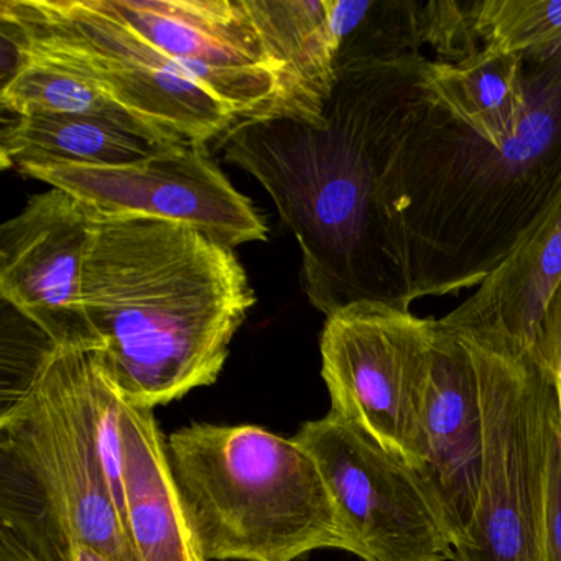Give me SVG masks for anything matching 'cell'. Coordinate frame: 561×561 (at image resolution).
Wrapping results in <instances>:
<instances>
[{
	"instance_id": "6da1fadb",
	"label": "cell",
	"mask_w": 561,
	"mask_h": 561,
	"mask_svg": "<svg viewBox=\"0 0 561 561\" xmlns=\"http://www.w3.org/2000/svg\"><path fill=\"white\" fill-rule=\"evenodd\" d=\"M428 61L410 54L344 65L323 126L241 121L222 137L226 162L261 183L294 232L301 287L327 317L363 300L407 307L387 254L383 186L428 101Z\"/></svg>"
},
{
	"instance_id": "7a4b0ae2",
	"label": "cell",
	"mask_w": 561,
	"mask_h": 561,
	"mask_svg": "<svg viewBox=\"0 0 561 561\" xmlns=\"http://www.w3.org/2000/svg\"><path fill=\"white\" fill-rule=\"evenodd\" d=\"M528 70L527 113L489 142L432 100L383 186L387 254L403 304L479 287L520 241L561 172V51Z\"/></svg>"
},
{
	"instance_id": "3957f363",
	"label": "cell",
	"mask_w": 561,
	"mask_h": 561,
	"mask_svg": "<svg viewBox=\"0 0 561 561\" xmlns=\"http://www.w3.org/2000/svg\"><path fill=\"white\" fill-rule=\"evenodd\" d=\"M94 215L83 272L88 353L139 409L215 383L255 305L234 251L176 222Z\"/></svg>"
},
{
	"instance_id": "277c9868",
	"label": "cell",
	"mask_w": 561,
	"mask_h": 561,
	"mask_svg": "<svg viewBox=\"0 0 561 561\" xmlns=\"http://www.w3.org/2000/svg\"><path fill=\"white\" fill-rule=\"evenodd\" d=\"M93 373V354L42 334L2 382L0 530L41 560L81 547L139 561L101 456Z\"/></svg>"
},
{
	"instance_id": "5b68a950",
	"label": "cell",
	"mask_w": 561,
	"mask_h": 561,
	"mask_svg": "<svg viewBox=\"0 0 561 561\" xmlns=\"http://www.w3.org/2000/svg\"><path fill=\"white\" fill-rule=\"evenodd\" d=\"M170 466L205 561H295L347 551L310 453L257 425L193 423L167 439Z\"/></svg>"
},
{
	"instance_id": "8992f818",
	"label": "cell",
	"mask_w": 561,
	"mask_h": 561,
	"mask_svg": "<svg viewBox=\"0 0 561 561\" xmlns=\"http://www.w3.org/2000/svg\"><path fill=\"white\" fill-rule=\"evenodd\" d=\"M459 328L468 334L481 380L484 458L474 515L453 560L547 561L545 499L550 410L557 397L553 377L514 341Z\"/></svg>"
},
{
	"instance_id": "52a82bcc",
	"label": "cell",
	"mask_w": 561,
	"mask_h": 561,
	"mask_svg": "<svg viewBox=\"0 0 561 561\" xmlns=\"http://www.w3.org/2000/svg\"><path fill=\"white\" fill-rule=\"evenodd\" d=\"M2 38L21 54L93 81L176 140L222 139L238 117L98 0H0Z\"/></svg>"
},
{
	"instance_id": "ba28073f",
	"label": "cell",
	"mask_w": 561,
	"mask_h": 561,
	"mask_svg": "<svg viewBox=\"0 0 561 561\" xmlns=\"http://www.w3.org/2000/svg\"><path fill=\"white\" fill-rule=\"evenodd\" d=\"M433 320L402 305L363 300L324 321L321 377L331 412L419 469L432 369Z\"/></svg>"
},
{
	"instance_id": "9c48e42d",
	"label": "cell",
	"mask_w": 561,
	"mask_h": 561,
	"mask_svg": "<svg viewBox=\"0 0 561 561\" xmlns=\"http://www.w3.org/2000/svg\"><path fill=\"white\" fill-rule=\"evenodd\" d=\"M320 468L347 551L364 561H448L455 541L422 474L336 413L294 436Z\"/></svg>"
},
{
	"instance_id": "30bf717a",
	"label": "cell",
	"mask_w": 561,
	"mask_h": 561,
	"mask_svg": "<svg viewBox=\"0 0 561 561\" xmlns=\"http://www.w3.org/2000/svg\"><path fill=\"white\" fill-rule=\"evenodd\" d=\"M19 173L70 193L100 215L176 222L232 251L267 239L264 219L216 165L208 144L190 140L136 165L57 163L24 165Z\"/></svg>"
},
{
	"instance_id": "8fae6325",
	"label": "cell",
	"mask_w": 561,
	"mask_h": 561,
	"mask_svg": "<svg viewBox=\"0 0 561 561\" xmlns=\"http://www.w3.org/2000/svg\"><path fill=\"white\" fill-rule=\"evenodd\" d=\"M94 209L64 190L32 196L0 229V297L55 346L90 351L83 272Z\"/></svg>"
},
{
	"instance_id": "7c38bea8",
	"label": "cell",
	"mask_w": 561,
	"mask_h": 561,
	"mask_svg": "<svg viewBox=\"0 0 561 561\" xmlns=\"http://www.w3.org/2000/svg\"><path fill=\"white\" fill-rule=\"evenodd\" d=\"M241 121L267 119L275 78L244 0H98Z\"/></svg>"
},
{
	"instance_id": "4fadbf2b",
	"label": "cell",
	"mask_w": 561,
	"mask_h": 561,
	"mask_svg": "<svg viewBox=\"0 0 561 561\" xmlns=\"http://www.w3.org/2000/svg\"><path fill=\"white\" fill-rule=\"evenodd\" d=\"M422 465L416 471L435 495L453 541L471 524L484 458L481 380L468 334L433 320L432 369L422 419Z\"/></svg>"
},
{
	"instance_id": "5bb4252c",
	"label": "cell",
	"mask_w": 561,
	"mask_h": 561,
	"mask_svg": "<svg viewBox=\"0 0 561 561\" xmlns=\"http://www.w3.org/2000/svg\"><path fill=\"white\" fill-rule=\"evenodd\" d=\"M560 282L561 172L507 259L443 320L501 334L540 360L541 323Z\"/></svg>"
},
{
	"instance_id": "9a60e30c",
	"label": "cell",
	"mask_w": 561,
	"mask_h": 561,
	"mask_svg": "<svg viewBox=\"0 0 561 561\" xmlns=\"http://www.w3.org/2000/svg\"><path fill=\"white\" fill-rule=\"evenodd\" d=\"M275 78L267 119L324 124L337 83V44L328 0H244Z\"/></svg>"
},
{
	"instance_id": "2e32d148",
	"label": "cell",
	"mask_w": 561,
	"mask_h": 561,
	"mask_svg": "<svg viewBox=\"0 0 561 561\" xmlns=\"http://www.w3.org/2000/svg\"><path fill=\"white\" fill-rule=\"evenodd\" d=\"M123 524L139 561H205L153 410L124 400Z\"/></svg>"
},
{
	"instance_id": "e0dca14e",
	"label": "cell",
	"mask_w": 561,
	"mask_h": 561,
	"mask_svg": "<svg viewBox=\"0 0 561 561\" xmlns=\"http://www.w3.org/2000/svg\"><path fill=\"white\" fill-rule=\"evenodd\" d=\"M425 88L432 103L489 142L511 136L527 113V61L481 47L455 64L430 60Z\"/></svg>"
},
{
	"instance_id": "ac0fdd59",
	"label": "cell",
	"mask_w": 561,
	"mask_h": 561,
	"mask_svg": "<svg viewBox=\"0 0 561 561\" xmlns=\"http://www.w3.org/2000/svg\"><path fill=\"white\" fill-rule=\"evenodd\" d=\"M182 146V144H180ZM129 127L88 116L18 117L2 130L4 169L24 165L126 167L173 149Z\"/></svg>"
},
{
	"instance_id": "d6986e66",
	"label": "cell",
	"mask_w": 561,
	"mask_h": 561,
	"mask_svg": "<svg viewBox=\"0 0 561 561\" xmlns=\"http://www.w3.org/2000/svg\"><path fill=\"white\" fill-rule=\"evenodd\" d=\"M15 47V45H14ZM19 51V50H18ZM0 104L15 117L88 116L129 127L159 142L180 146L190 140H176L153 129L126 107L111 100L93 81L65 68L19 51L15 73L2 83Z\"/></svg>"
},
{
	"instance_id": "ffe728a7",
	"label": "cell",
	"mask_w": 561,
	"mask_h": 561,
	"mask_svg": "<svg viewBox=\"0 0 561 561\" xmlns=\"http://www.w3.org/2000/svg\"><path fill=\"white\" fill-rule=\"evenodd\" d=\"M476 32L482 47L550 60L561 51V0L476 2Z\"/></svg>"
},
{
	"instance_id": "44dd1931",
	"label": "cell",
	"mask_w": 561,
	"mask_h": 561,
	"mask_svg": "<svg viewBox=\"0 0 561 561\" xmlns=\"http://www.w3.org/2000/svg\"><path fill=\"white\" fill-rule=\"evenodd\" d=\"M419 31L422 44L438 54L439 61L465 60L481 50L476 32V2H428L420 5Z\"/></svg>"
},
{
	"instance_id": "7402d4cb",
	"label": "cell",
	"mask_w": 561,
	"mask_h": 561,
	"mask_svg": "<svg viewBox=\"0 0 561 561\" xmlns=\"http://www.w3.org/2000/svg\"><path fill=\"white\" fill-rule=\"evenodd\" d=\"M545 557L561 561V420L558 399L550 410L547 499H545Z\"/></svg>"
},
{
	"instance_id": "603a6c76",
	"label": "cell",
	"mask_w": 561,
	"mask_h": 561,
	"mask_svg": "<svg viewBox=\"0 0 561 561\" xmlns=\"http://www.w3.org/2000/svg\"><path fill=\"white\" fill-rule=\"evenodd\" d=\"M540 360L553 377L561 420V282L550 298L541 323Z\"/></svg>"
},
{
	"instance_id": "cb8c5ba5",
	"label": "cell",
	"mask_w": 561,
	"mask_h": 561,
	"mask_svg": "<svg viewBox=\"0 0 561 561\" xmlns=\"http://www.w3.org/2000/svg\"><path fill=\"white\" fill-rule=\"evenodd\" d=\"M0 561H113L104 554L88 548H75L70 553L61 554L54 560H41L32 554L24 545L19 543L11 534L0 530Z\"/></svg>"
}]
</instances>
